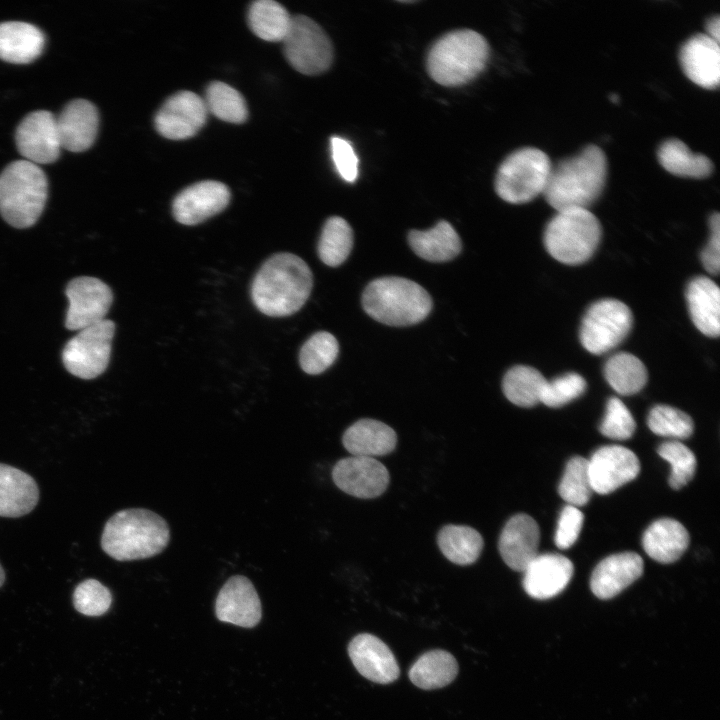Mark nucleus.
Here are the masks:
<instances>
[{
    "mask_svg": "<svg viewBox=\"0 0 720 720\" xmlns=\"http://www.w3.org/2000/svg\"><path fill=\"white\" fill-rule=\"evenodd\" d=\"M215 613L223 622L245 628L256 626L261 619L262 609L252 582L242 575L230 577L217 595Z\"/></svg>",
    "mask_w": 720,
    "mask_h": 720,
    "instance_id": "18",
    "label": "nucleus"
},
{
    "mask_svg": "<svg viewBox=\"0 0 720 720\" xmlns=\"http://www.w3.org/2000/svg\"><path fill=\"white\" fill-rule=\"evenodd\" d=\"M706 32L710 38L719 43L720 19L718 15L710 17L706 22Z\"/></svg>",
    "mask_w": 720,
    "mask_h": 720,
    "instance_id": "49",
    "label": "nucleus"
},
{
    "mask_svg": "<svg viewBox=\"0 0 720 720\" xmlns=\"http://www.w3.org/2000/svg\"><path fill=\"white\" fill-rule=\"evenodd\" d=\"M710 237L701 252L700 258L705 270L717 276L720 269V215L715 212L710 216Z\"/></svg>",
    "mask_w": 720,
    "mask_h": 720,
    "instance_id": "48",
    "label": "nucleus"
},
{
    "mask_svg": "<svg viewBox=\"0 0 720 720\" xmlns=\"http://www.w3.org/2000/svg\"><path fill=\"white\" fill-rule=\"evenodd\" d=\"M331 154L337 172L343 180L352 183L358 177V157L353 146L344 138L333 136Z\"/></svg>",
    "mask_w": 720,
    "mask_h": 720,
    "instance_id": "47",
    "label": "nucleus"
},
{
    "mask_svg": "<svg viewBox=\"0 0 720 720\" xmlns=\"http://www.w3.org/2000/svg\"><path fill=\"white\" fill-rule=\"evenodd\" d=\"M584 516L579 508L566 505L559 516L554 541L558 548L568 549L578 539Z\"/></svg>",
    "mask_w": 720,
    "mask_h": 720,
    "instance_id": "46",
    "label": "nucleus"
},
{
    "mask_svg": "<svg viewBox=\"0 0 720 720\" xmlns=\"http://www.w3.org/2000/svg\"><path fill=\"white\" fill-rule=\"evenodd\" d=\"M457 672V662L449 652L432 650L417 659L410 668L409 677L417 687L432 690L450 684Z\"/></svg>",
    "mask_w": 720,
    "mask_h": 720,
    "instance_id": "32",
    "label": "nucleus"
},
{
    "mask_svg": "<svg viewBox=\"0 0 720 720\" xmlns=\"http://www.w3.org/2000/svg\"><path fill=\"white\" fill-rule=\"evenodd\" d=\"M69 307L65 326L69 330H82L105 319L113 302L110 287L98 278L80 276L66 286Z\"/></svg>",
    "mask_w": 720,
    "mask_h": 720,
    "instance_id": "12",
    "label": "nucleus"
},
{
    "mask_svg": "<svg viewBox=\"0 0 720 720\" xmlns=\"http://www.w3.org/2000/svg\"><path fill=\"white\" fill-rule=\"evenodd\" d=\"M592 490L609 494L632 481L640 472L636 454L620 445H607L597 449L588 460Z\"/></svg>",
    "mask_w": 720,
    "mask_h": 720,
    "instance_id": "15",
    "label": "nucleus"
},
{
    "mask_svg": "<svg viewBox=\"0 0 720 720\" xmlns=\"http://www.w3.org/2000/svg\"><path fill=\"white\" fill-rule=\"evenodd\" d=\"M169 539V526L161 516L148 509L129 508L107 520L101 548L117 561H132L161 553Z\"/></svg>",
    "mask_w": 720,
    "mask_h": 720,
    "instance_id": "3",
    "label": "nucleus"
},
{
    "mask_svg": "<svg viewBox=\"0 0 720 720\" xmlns=\"http://www.w3.org/2000/svg\"><path fill=\"white\" fill-rule=\"evenodd\" d=\"M558 492L567 505L578 508L588 503L593 490L587 459L575 456L567 462Z\"/></svg>",
    "mask_w": 720,
    "mask_h": 720,
    "instance_id": "40",
    "label": "nucleus"
},
{
    "mask_svg": "<svg viewBox=\"0 0 720 720\" xmlns=\"http://www.w3.org/2000/svg\"><path fill=\"white\" fill-rule=\"evenodd\" d=\"M38 501L39 489L34 478L16 467L0 463V516L27 515Z\"/></svg>",
    "mask_w": 720,
    "mask_h": 720,
    "instance_id": "25",
    "label": "nucleus"
},
{
    "mask_svg": "<svg viewBox=\"0 0 720 720\" xmlns=\"http://www.w3.org/2000/svg\"><path fill=\"white\" fill-rule=\"evenodd\" d=\"M349 656L358 672L368 680L388 684L399 676L398 663L379 638L371 634H359L349 644Z\"/></svg>",
    "mask_w": 720,
    "mask_h": 720,
    "instance_id": "22",
    "label": "nucleus"
},
{
    "mask_svg": "<svg viewBox=\"0 0 720 720\" xmlns=\"http://www.w3.org/2000/svg\"><path fill=\"white\" fill-rule=\"evenodd\" d=\"M230 201L228 187L206 180L182 190L174 199L173 216L184 225H196L223 211Z\"/></svg>",
    "mask_w": 720,
    "mask_h": 720,
    "instance_id": "17",
    "label": "nucleus"
},
{
    "mask_svg": "<svg viewBox=\"0 0 720 720\" xmlns=\"http://www.w3.org/2000/svg\"><path fill=\"white\" fill-rule=\"evenodd\" d=\"M606 177L605 153L597 145L590 144L551 167L543 195L556 211L587 209L602 193Z\"/></svg>",
    "mask_w": 720,
    "mask_h": 720,
    "instance_id": "2",
    "label": "nucleus"
},
{
    "mask_svg": "<svg viewBox=\"0 0 720 720\" xmlns=\"http://www.w3.org/2000/svg\"><path fill=\"white\" fill-rule=\"evenodd\" d=\"M611 99H612L613 102H617V101H618V96H617V95H612Z\"/></svg>",
    "mask_w": 720,
    "mask_h": 720,
    "instance_id": "51",
    "label": "nucleus"
},
{
    "mask_svg": "<svg viewBox=\"0 0 720 720\" xmlns=\"http://www.w3.org/2000/svg\"><path fill=\"white\" fill-rule=\"evenodd\" d=\"M15 141L24 160L37 165L55 162L61 151L56 116L48 110L30 112L18 124Z\"/></svg>",
    "mask_w": 720,
    "mask_h": 720,
    "instance_id": "13",
    "label": "nucleus"
},
{
    "mask_svg": "<svg viewBox=\"0 0 720 720\" xmlns=\"http://www.w3.org/2000/svg\"><path fill=\"white\" fill-rule=\"evenodd\" d=\"M115 323L104 319L79 331L62 351L66 370L81 379H94L108 367Z\"/></svg>",
    "mask_w": 720,
    "mask_h": 720,
    "instance_id": "11",
    "label": "nucleus"
},
{
    "mask_svg": "<svg viewBox=\"0 0 720 720\" xmlns=\"http://www.w3.org/2000/svg\"><path fill=\"white\" fill-rule=\"evenodd\" d=\"M5 581V572L3 567L0 564V587L4 584Z\"/></svg>",
    "mask_w": 720,
    "mask_h": 720,
    "instance_id": "50",
    "label": "nucleus"
},
{
    "mask_svg": "<svg viewBox=\"0 0 720 720\" xmlns=\"http://www.w3.org/2000/svg\"><path fill=\"white\" fill-rule=\"evenodd\" d=\"M686 300L695 327L704 335L717 338L720 333V290L709 277L697 276L686 288Z\"/></svg>",
    "mask_w": 720,
    "mask_h": 720,
    "instance_id": "26",
    "label": "nucleus"
},
{
    "mask_svg": "<svg viewBox=\"0 0 720 720\" xmlns=\"http://www.w3.org/2000/svg\"><path fill=\"white\" fill-rule=\"evenodd\" d=\"M573 571L572 562L563 555H537L523 571L524 590L535 599L552 598L566 588Z\"/></svg>",
    "mask_w": 720,
    "mask_h": 720,
    "instance_id": "21",
    "label": "nucleus"
},
{
    "mask_svg": "<svg viewBox=\"0 0 720 720\" xmlns=\"http://www.w3.org/2000/svg\"><path fill=\"white\" fill-rule=\"evenodd\" d=\"M633 324L630 308L623 302L605 298L586 311L579 330L582 346L595 355L617 347L629 334Z\"/></svg>",
    "mask_w": 720,
    "mask_h": 720,
    "instance_id": "9",
    "label": "nucleus"
},
{
    "mask_svg": "<svg viewBox=\"0 0 720 720\" xmlns=\"http://www.w3.org/2000/svg\"><path fill=\"white\" fill-rule=\"evenodd\" d=\"M362 306L374 320L389 326H410L423 321L432 309L429 293L403 277L374 279L362 294Z\"/></svg>",
    "mask_w": 720,
    "mask_h": 720,
    "instance_id": "5",
    "label": "nucleus"
},
{
    "mask_svg": "<svg viewBox=\"0 0 720 720\" xmlns=\"http://www.w3.org/2000/svg\"><path fill=\"white\" fill-rule=\"evenodd\" d=\"M489 54V44L480 33L472 29L453 30L438 38L429 49L427 72L442 86H461L484 70Z\"/></svg>",
    "mask_w": 720,
    "mask_h": 720,
    "instance_id": "4",
    "label": "nucleus"
},
{
    "mask_svg": "<svg viewBox=\"0 0 720 720\" xmlns=\"http://www.w3.org/2000/svg\"><path fill=\"white\" fill-rule=\"evenodd\" d=\"M689 533L677 520L662 518L654 521L644 532L642 546L653 560L669 564L677 561L689 545Z\"/></svg>",
    "mask_w": 720,
    "mask_h": 720,
    "instance_id": "29",
    "label": "nucleus"
},
{
    "mask_svg": "<svg viewBox=\"0 0 720 720\" xmlns=\"http://www.w3.org/2000/svg\"><path fill=\"white\" fill-rule=\"evenodd\" d=\"M585 379L575 373L569 372L558 376L551 381H546L540 402L548 407H561L578 397L586 390Z\"/></svg>",
    "mask_w": 720,
    "mask_h": 720,
    "instance_id": "44",
    "label": "nucleus"
},
{
    "mask_svg": "<svg viewBox=\"0 0 720 720\" xmlns=\"http://www.w3.org/2000/svg\"><path fill=\"white\" fill-rule=\"evenodd\" d=\"M352 247L353 230L349 223L340 216L328 218L317 248L321 261L330 267H337L348 258Z\"/></svg>",
    "mask_w": 720,
    "mask_h": 720,
    "instance_id": "37",
    "label": "nucleus"
},
{
    "mask_svg": "<svg viewBox=\"0 0 720 720\" xmlns=\"http://www.w3.org/2000/svg\"><path fill=\"white\" fill-rule=\"evenodd\" d=\"M679 60L685 75L695 84L715 89L720 80L719 43L705 33L695 34L681 47Z\"/></svg>",
    "mask_w": 720,
    "mask_h": 720,
    "instance_id": "24",
    "label": "nucleus"
},
{
    "mask_svg": "<svg viewBox=\"0 0 720 720\" xmlns=\"http://www.w3.org/2000/svg\"><path fill=\"white\" fill-rule=\"evenodd\" d=\"M45 36L35 25L23 21L0 22V59L26 64L40 56Z\"/></svg>",
    "mask_w": 720,
    "mask_h": 720,
    "instance_id": "28",
    "label": "nucleus"
},
{
    "mask_svg": "<svg viewBox=\"0 0 720 720\" xmlns=\"http://www.w3.org/2000/svg\"><path fill=\"white\" fill-rule=\"evenodd\" d=\"M661 166L671 174L703 179L713 172L711 160L699 153L692 152L681 140L671 138L664 141L657 151Z\"/></svg>",
    "mask_w": 720,
    "mask_h": 720,
    "instance_id": "31",
    "label": "nucleus"
},
{
    "mask_svg": "<svg viewBox=\"0 0 720 720\" xmlns=\"http://www.w3.org/2000/svg\"><path fill=\"white\" fill-rule=\"evenodd\" d=\"M540 530L529 515L512 516L502 529L498 549L504 562L515 571H524L538 555Z\"/></svg>",
    "mask_w": 720,
    "mask_h": 720,
    "instance_id": "20",
    "label": "nucleus"
},
{
    "mask_svg": "<svg viewBox=\"0 0 720 720\" xmlns=\"http://www.w3.org/2000/svg\"><path fill=\"white\" fill-rule=\"evenodd\" d=\"M647 424L656 435L680 440L690 437L694 423L685 412L668 405H656L648 414Z\"/></svg>",
    "mask_w": 720,
    "mask_h": 720,
    "instance_id": "41",
    "label": "nucleus"
},
{
    "mask_svg": "<svg viewBox=\"0 0 720 720\" xmlns=\"http://www.w3.org/2000/svg\"><path fill=\"white\" fill-rule=\"evenodd\" d=\"M644 563L635 552H621L600 561L592 572L590 588L600 599H610L643 574Z\"/></svg>",
    "mask_w": 720,
    "mask_h": 720,
    "instance_id": "23",
    "label": "nucleus"
},
{
    "mask_svg": "<svg viewBox=\"0 0 720 720\" xmlns=\"http://www.w3.org/2000/svg\"><path fill=\"white\" fill-rule=\"evenodd\" d=\"M111 603L110 590L96 579H86L74 589V607L86 616L103 615L108 611Z\"/></svg>",
    "mask_w": 720,
    "mask_h": 720,
    "instance_id": "43",
    "label": "nucleus"
},
{
    "mask_svg": "<svg viewBox=\"0 0 720 720\" xmlns=\"http://www.w3.org/2000/svg\"><path fill=\"white\" fill-rule=\"evenodd\" d=\"M342 443L352 456L371 457L391 453L397 444L395 431L375 419H360L343 434Z\"/></svg>",
    "mask_w": 720,
    "mask_h": 720,
    "instance_id": "27",
    "label": "nucleus"
},
{
    "mask_svg": "<svg viewBox=\"0 0 720 720\" xmlns=\"http://www.w3.org/2000/svg\"><path fill=\"white\" fill-rule=\"evenodd\" d=\"M551 167L544 151L535 147L518 149L500 164L495 177V191L508 203H527L543 194Z\"/></svg>",
    "mask_w": 720,
    "mask_h": 720,
    "instance_id": "8",
    "label": "nucleus"
},
{
    "mask_svg": "<svg viewBox=\"0 0 720 720\" xmlns=\"http://www.w3.org/2000/svg\"><path fill=\"white\" fill-rule=\"evenodd\" d=\"M636 422L626 405L617 397L608 399L600 432L614 440L629 439L635 431Z\"/></svg>",
    "mask_w": 720,
    "mask_h": 720,
    "instance_id": "45",
    "label": "nucleus"
},
{
    "mask_svg": "<svg viewBox=\"0 0 720 720\" xmlns=\"http://www.w3.org/2000/svg\"><path fill=\"white\" fill-rule=\"evenodd\" d=\"M282 42L287 61L304 75L321 74L332 64L334 52L330 38L319 24L307 16H292Z\"/></svg>",
    "mask_w": 720,
    "mask_h": 720,
    "instance_id": "10",
    "label": "nucleus"
},
{
    "mask_svg": "<svg viewBox=\"0 0 720 720\" xmlns=\"http://www.w3.org/2000/svg\"><path fill=\"white\" fill-rule=\"evenodd\" d=\"M603 371L608 384L618 394L624 396L638 393L648 379L643 362L628 352H619L609 357Z\"/></svg>",
    "mask_w": 720,
    "mask_h": 720,
    "instance_id": "34",
    "label": "nucleus"
},
{
    "mask_svg": "<svg viewBox=\"0 0 720 720\" xmlns=\"http://www.w3.org/2000/svg\"><path fill=\"white\" fill-rule=\"evenodd\" d=\"M437 543L449 561L457 565H470L479 558L484 541L472 527L449 524L439 531Z\"/></svg>",
    "mask_w": 720,
    "mask_h": 720,
    "instance_id": "33",
    "label": "nucleus"
},
{
    "mask_svg": "<svg viewBox=\"0 0 720 720\" xmlns=\"http://www.w3.org/2000/svg\"><path fill=\"white\" fill-rule=\"evenodd\" d=\"M203 100L207 111L222 121L240 124L247 119L248 109L243 96L226 83L212 82Z\"/></svg>",
    "mask_w": 720,
    "mask_h": 720,
    "instance_id": "38",
    "label": "nucleus"
},
{
    "mask_svg": "<svg viewBox=\"0 0 720 720\" xmlns=\"http://www.w3.org/2000/svg\"><path fill=\"white\" fill-rule=\"evenodd\" d=\"M546 381L537 369L516 365L504 375L502 389L511 403L520 407H532L540 402Z\"/></svg>",
    "mask_w": 720,
    "mask_h": 720,
    "instance_id": "36",
    "label": "nucleus"
},
{
    "mask_svg": "<svg viewBox=\"0 0 720 720\" xmlns=\"http://www.w3.org/2000/svg\"><path fill=\"white\" fill-rule=\"evenodd\" d=\"M332 478L339 489L362 499L380 496L390 480L387 468L380 461L361 456L339 460L333 467Z\"/></svg>",
    "mask_w": 720,
    "mask_h": 720,
    "instance_id": "16",
    "label": "nucleus"
},
{
    "mask_svg": "<svg viewBox=\"0 0 720 720\" xmlns=\"http://www.w3.org/2000/svg\"><path fill=\"white\" fill-rule=\"evenodd\" d=\"M339 352L337 339L329 332L313 334L301 347L299 363L304 372L317 375L324 372L336 360Z\"/></svg>",
    "mask_w": 720,
    "mask_h": 720,
    "instance_id": "39",
    "label": "nucleus"
},
{
    "mask_svg": "<svg viewBox=\"0 0 720 720\" xmlns=\"http://www.w3.org/2000/svg\"><path fill=\"white\" fill-rule=\"evenodd\" d=\"M601 236V224L588 208H570L557 211L547 223L543 242L557 261L579 265L592 257Z\"/></svg>",
    "mask_w": 720,
    "mask_h": 720,
    "instance_id": "7",
    "label": "nucleus"
},
{
    "mask_svg": "<svg viewBox=\"0 0 720 720\" xmlns=\"http://www.w3.org/2000/svg\"><path fill=\"white\" fill-rule=\"evenodd\" d=\"M312 287V272L303 259L292 253H277L255 275L251 297L261 313L285 317L303 307Z\"/></svg>",
    "mask_w": 720,
    "mask_h": 720,
    "instance_id": "1",
    "label": "nucleus"
},
{
    "mask_svg": "<svg viewBox=\"0 0 720 720\" xmlns=\"http://www.w3.org/2000/svg\"><path fill=\"white\" fill-rule=\"evenodd\" d=\"M292 16L278 2L259 0L251 4L248 11V24L252 32L259 38L270 41H283Z\"/></svg>",
    "mask_w": 720,
    "mask_h": 720,
    "instance_id": "35",
    "label": "nucleus"
},
{
    "mask_svg": "<svg viewBox=\"0 0 720 720\" xmlns=\"http://www.w3.org/2000/svg\"><path fill=\"white\" fill-rule=\"evenodd\" d=\"M408 243L417 256L430 262L452 260L462 249L458 233L445 220H440L428 230H411Z\"/></svg>",
    "mask_w": 720,
    "mask_h": 720,
    "instance_id": "30",
    "label": "nucleus"
},
{
    "mask_svg": "<svg viewBox=\"0 0 720 720\" xmlns=\"http://www.w3.org/2000/svg\"><path fill=\"white\" fill-rule=\"evenodd\" d=\"M207 114L203 98L191 91H180L170 96L158 110L155 128L165 138L187 139L202 128Z\"/></svg>",
    "mask_w": 720,
    "mask_h": 720,
    "instance_id": "14",
    "label": "nucleus"
},
{
    "mask_svg": "<svg viewBox=\"0 0 720 720\" xmlns=\"http://www.w3.org/2000/svg\"><path fill=\"white\" fill-rule=\"evenodd\" d=\"M61 148L82 152L94 143L99 126L96 106L86 99L69 101L56 116Z\"/></svg>",
    "mask_w": 720,
    "mask_h": 720,
    "instance_id": "19",
    "label": "nucleus"
},
{
    "mask_svg": "<svg viewBox=\"0 0 720 720\" xmlns=\"http://www.w3.org/2000/svg\"><path fill=\"white\" fill-rule=\"evenodd\" d=\"M657 452L671 465L669 484L673 489H681L693 478L697 461L686 445L677 440L666 441Z\"/></svg>",
    "mask_w": 720,
    "mask_h": 720,
    "instance_id": "42",
    "label": "nucleus"
},
{
    "mask_svg": "<svg viewBox=\"0 0 720 720\" xmlns=\"http://www.w3.org/2000/svg\"><path fill=\"white\" fill-rule=\"evenodd\" d=\"M48 180L45 172L27 160H16L0 173V214L11 226H33L46 205Z\"/></svg>",
    "mask_w": 720,
    "mask_h": 720,
    "instance_id": "6",
    "label": "nucleus"
}]
</instances>
